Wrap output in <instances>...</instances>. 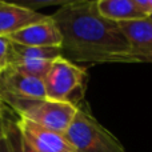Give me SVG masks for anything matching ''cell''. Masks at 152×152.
Masks as SVG:
<instances>
[{"instance_id":"8fae6325","label":"cell","mask_w":152,"mask_h":152,"mask_svg":"<svg viewBox=\"0 0 152 152\" xmlns=\"http://www.w3.org/2000/svg\"><path fill=\"white\" fill-rule=\"evenodd\" d=\"M60 56L61 48L58 47H29L12 43L10 52V66L34 60H55Z\"/></svg>"},{"instance_id":"8992f818","label":"cell","mask_w":152,"mask_h":152,"mask_svg":"<svg viewBox=\"0 0 152 152\" xmlns=\"http://www.w3.org/2000/svg\"><path fill=\"white\" fill-rule=\"evenodd\" d=\"M12 43L29 47H61V35L51 16L32 23L8 36Z\"/></svg>"},{"instance_id":"30bf717a","label":"cell","mask_w":152,"mask_h":152,"mask_svg":"<svg viewBox=\"0 0 152 152\" xmlns=\"http://www.w3.org/2000/svg\"><path fill=\"white\" fill-rule=\"evenodd\" d=\"M96 8L103 18L116 23L145 18L132 0H96Z\"/></svg>"},{"instance_id":"3957f363","label":"cell","mask_w":152,"mask_h":152,"mask_svg":"<svg viewBox=\"0 0 152 152\" xmlns=\"http://www.w3.org/2000/svg\"><path fill=\"white\" fill-rule=\"evenodd\" d=\"M64 136L76 152H127L123 144L107 128L79 105Z\"/></svg>"},{"instance_id":"6da1fadb","label":"cell","mask_w":152,"mask_h":152,"mask_svg":"<svg viewBox=\"0 0 152 152\" xmlns=\"http://www.w3.org/2000/svg\"><path fill=\"white\" fill-rule=\"evenodd\" d=\"M51 18L61 35V56L74 64L143 63L119 24L97 12L96 0L60 7Z\"/></svg>"},{"instance_id":"e0dca14e","label":"cell","mask_w":152,"mask_h":152,"mask_svg":"<svg viewBox=\"0 0 152 152\" xmlns=\"http://www.w3.org/2000/svg\"><path fill=\"white\" fill-rule=\"evenodd\" d=\"M21 152H37L26 139H24L23 135H21Z\"/></svg>"},{"instance_id":"277c9868","label":"cell","mask_w":152,"mask_h":152,"mask_svg":"<svg viewBox=\"0 0 152 152\" xmlns=\"http://www.w3.org/2000/svg\"><path fill=\"white\" fill-rule=\"evenodd\" d=\"M87 74L81 67L64 59H55L44 79L47 99L67 102L74 105L83 99Z\"/></svg>"},{"instance_id":"2e32d148","label":"cell","mask_w":152,"mask_h":152,"mask_svg":"<svg viewBox=\"0 0 152 152\" xmlns=\"http://www.w3.org/2000/svg\"><path fill=\"white\" fill-rule=\"evenodd\" d=\"M134 4L136 5V8L145 16L150 18L151 16V10H150V0H132Z\"/></svg>"},{"instance_id":"ffe728a7","label":"cell","mask_w":152,"mask_h":152,"mask_svg":"<svg viewBox=\"0 0 152 152\" xmlns=\"http://www.w3.org/2000/svg\"><path fill=\"white\" fill-rule=\"evenodd\" d=\"M4 120H5V119H4ZM3 131H4V121H1V123H0V136L3 135Z\"/></svg>"},{"instance_id":"5b68a950","label":"cell","mask_w":152,"mask_h":152,"mask_svg":"<svg viewBox=\"0 0 152 152\" xmlns=\"http://www.w3.org/2000/svg\"><path fill=\"white\" fill-rule=\"evenodd\" d=\"M23 137L37 152H76L64 134L51 131L24 118L16 120Z\"/></svg>"},{"instance_id":"7402d4cb","label":"cell","mask_w":152,"mask_h":152,"mask_svg":"<svg viewBox=\"0 0 152 152\" xmlns=\"http://www.w3.org/2000/svg\"><path fill=\"white\" fill-rule=\"evenodd\" d=\"M150 18H151V19H152V16H150Z\"/></svg>"},{"instance_id":"7a4b0ae2","label":"cell","mask_w":152,"mask_h":152,"mask_svg":"<svg viewBox=\"0 0 152 152\" xmlns=\"http://www.w3.org/2000/svg\"><path fill=\"white\" fill-rule=\"evenodd\" d=\"M3 103L10 105L19 118H24L51 131L64 134L74 120L77 105L51 99H26L4 94Z\"/></svg>"},{"instance_id":"9c48e42d","label":"cell","mask_w":152,"mask_h":152,"mask_svg":"<svg viewBox=\"0 0 152 152\" xmlns=\"http://www.w3.org/2000/svg\"><path fill=\"white\" fill-rule=\"evenodd\" d=\"M45 18L47 15L37 11L0 0V36H10L13 32Z\"/></svg>"},{"instance_id":"ac0fdd59","label":"cell","mask_w":152,"mask_h":152,"mask_svg":"<svg viewBox=\"0 0 152 152\" xmlns=\"http://www.w3.org/2000/svg\"><path fill=\"white\" fill-rule=\"evenodd\" d=\"M4 113H5V104L3 102H0V123L4 121Z\"/></svg>"},{"instance_id":"44dd1931","label":"cell","mask_w":152,"mask_h":152,"mask_svg":"<svg viewBox=\"0 0 152 152\" xmlns=\"http://www.w3.org/2000/svg\"><path fill=\"white\" fill-rule=\"evenodd\" d=\"M150 10H151V16H152V0H150Z\"/></svg>"},{"instance_id":"ba28073f","label":"cell","mask_w":152,"mask_h":152,"mask_svg":"<svg viewBox=\"0 0 152 152\" xmlns=\"http://www.w3.org/2000/svg\"><path fill=\"white\" fill-rule=\"evenodd\" d=\"M118 24L143 63H152V19L144 18Z\"/></svg>"},{"instance_id":"603a6c76","label":"cell","mask_w":152,"mask_h":152,"mask_svg":"<svg viewBox=\"0 0 152 152\" xmlns=\"http://www.w3.org/2000/svg\"><path fill=\"white\" fill-rule=\"evenodd\" d=\"M0 72H1V71H0Z\"/></svg>"},{"instance_id":"d6986e66","label":"cell","mask_w":152,"mask_h":152,"mask_svg":"<svg viewBox=\"0 0 152 152\" xmlns=\"http://www.w3.org/2000/svg\"><path fill=\"white\" fill-rule=\"evenodd\" d=\"M3 95H4V88H3V84L1 81H0V102H3Z\"/></svg>"},{"instance_id":"4fadbf2b","label":"cell","mask_w":152,"mask_h":152,"mask_svg":"<svg viewBox=\"0 0 152 152\" xmlns=\"http://www.w3.org/2000/svg\"><path fill=\"white\" fill-rule=\"evenodd\" d=\"M53 60H34V61H26V63H19L13 64V68L18 71L23 72L26 75H29L32 77L40 79L44 81L45 76H47L48 71L51 68V64Z\"/></svg>"},{"instance_id":"52a82bcc","label":"cell","mask_w":152,"mask_h":152,"mask_svg":"<svg viewBox=\"0 0 152 152\" xmlns=\"http://www.w3.org/2000/svg\"><path fill=\"white\" fill-rule=\"evenodd\" d=\"M0 81L4 88V94L18 97H26V99H45L47 97L44 81L23 74L13 68L12 66H8L0 72Z\"/></svg>"},{"instance_id":"9a60e30c","label":"cell","mask_w":152,"mask_h":152,"mask_svg":"<svg viewBox=\"0 0 152 152\" xmlns=\"http://www.w3.org/2000/svg\"><path fill=\"white\" fill-rule=\"evenodd\" d=\"M11 42L8 36H0V71L10 66V52H11Z\"/></svg>"},{"instance_id":"7c38bea8","label":"cell","mask_w":152,"mask_h":152,"mask_svg":"<svg viewBox=\"0 0 152 152\" xmlns=\"http://www.w3.org/2000/svg\"><path fill=\"white\" fill-rule=\"evenodd\" d=\"M0 152H21V132L16 121L4 120V131L0 136Z\"/></svg>"},{"instance_id":"5bb4252c","label":"cell","mask_w":152,"mask_h":152,"mask_svg":"<svg viewBox=\"0 0 152 152\" xmlns=\"http://www.w3.org/2000/svg\"><path fill=\"white\" fill-rule=\"evenodd\" d=\"M7 3L20 5V7L28 8L32 11H37L39 8L51 7V5H58V7H66V5L79 4V3L89 1V0H3Z\"/></svg>"}]
</instances>
